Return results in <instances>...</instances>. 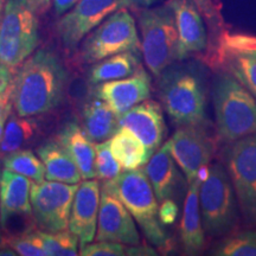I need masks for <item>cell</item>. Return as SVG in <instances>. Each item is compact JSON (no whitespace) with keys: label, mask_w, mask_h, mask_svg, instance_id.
<instances>
[{"label":"cell","mask_w":256,"mask_h":256,"mask_svg":"<svg viewBox=\"0 0 256 256\" xmlns=\"http://www.w3.org/2000/svg\"><path fill=\"white\" fill-rule=\"evenodd\" d=\"M94 95L104 100L118 115L126 113L134 106L151 96V78L140 66L128 78L96 84Z\"/></svg>","instance_id":"2e32d148"},{"label":"cell","mask_w":256,"mask_h":256,"mask_svg":"<svg viewBox=\"0 0 256 256\" xmlns=\"http://www.w3.org/2000/svg\"><path fill=\"white\" fill-rule=\"evenodd\" d=\"M127 247L122 243L110 241H96L87 243L80 248L82 256H122L126 255Z\"/></svg>","instance_id":"836d02e7"},{"label":"cell","mask_w":256,"mask_h":256,"mask_svg":"<svg viewBox=\"0 0 256 256\" xmlns=\"http://www.w3.org/2000/svg\"><path fill=\"white\" fill-rule=\"evenodd\" d=\"M168 145L188 184L196 180L200 170L208 166L215 153V144L202 126L179 127Z\"/></svg>","instance_id":"7c38bea8"},{"label":"cell","mask_w":256,"mask_h":256,"mask_svg":"<svg viewBox=\"0 0 256 256\" xmlns=\"http://www.w3.org/2000/svg\"><path fill=\"white\" fill-rule=\"evenodd\" d=\"M0 230L2 240L20 238L38 230L32 211H8L0 214Z\"/></svg>","instance_id":"f1b7e54d"},{"label":"cell","mask_w":256,"mask_h":256,"mask_svg":"<svg viewBox=\"0 0 256 256\" xmlns=\"http://www.w3.org/2000/svg\"><path fill=\"white\" fill-rule=\"evenodd\" d=\"M121 8H124V0H78L56 25L60 46L68 54L75 52L89 32Z\"/></svg>","instance_id":"8fae6325"},{"label":"cell","mask_w":256,"mask_h":256,"mask_svg":"<svg viewBox=\"0 0 256 256\" xmlns=\"http://www.w3.org/2000/svg\"><path fill=\"white\" fill-rule=\"evenodd\" d=\"M8 118H2V119H0V138L2 136V132H4V127H5V124H6V120H8Z\"/></svg>","instance_id":"b9f144b4"},{"label":"cell","mask_w":256,"mask_h":256,"mask_svg":"<svg viewBox=\"0 0 256 256\" xmlns=\"http://www.w3.org/2000/svg\"><path fill=\"white\" fill-rule=\"evenodd\" d=\"M40 43L37 14L26 0H8L0 19V64L16 69Z\"/></svg>","instance_id":"ba28073f"},{"label":"cell","mask_w":256,"mask_h":256,"mask_svg":"<svg viewBox=\"0 0 256 256\" xmlns=\"http://www.w3.org/2000/svg\"><path fill=\"white\" fill-rule=\"evenodd\" d=\"M140 50L148 72L156 78L178 60V31L172 8L166 4L139 11Z\"/></svg>","instance_id":"8992f818"},{"label":"cell","mask_w":256,"mask_h":256,"mask_svg":"<svg viewBox=\"0 0 256 256\" xmlns=\"http://www.w3.org/2000/svg\"><path fill=\"white\" fill-rule=\"evenodd\" d=\"M162 107L179 127L206 124V94L200 74L190 66H171L159 75Z\"/></svg>","instance_id":"7a4b0ae2"},{"label":"cell","mask_w":256,"mask_h":256,"mask_svg":"<svg viewBox=\"0 0 256 256\" xmlns=\"http://www.w3.org/2000/svg\"><path fill=\"white\" fill-rule=\"evenodd\" d=\"M140 66V54L126 51L92 64L87 76L89 82L92 86H96L104 82L128 78Z\"/></svg>","instance_id":"cb8c5ba5"},{"label":"cell","mask_w":256,"mask_h":256,"mask_svg":"<svg viewBox=\"0 0 256 256\" xmlns=\"http://www.w3.org/2000/svg\"><path fill=\"white\" fill-rule=\"evenodd\" d=\"M212 101L222 139L235 142L256 133V98L232 74H220L215 78Z\"/></svg>","instance_id":"277c9868"},{"label":"cell","mask_w":256,"mask_h":256,"mask_svg":"<svg viewBox=\"0 0 256 256\" xmlns=\"http://www.w3.org/2000/svg\"><path fill=\"white\" fill-rule=\"evenodd\" d=\"M204 232L211 238L229 234L238 222V203L229 174L220 164L208 170L198 190Z\"/></svg>","instance_id":"52a82bcc"},{"label":"cell","mask_w":256,"mask_h":256,"mask_svg":"<svg viewBox=\"0 0 256 256\" xmlns=\"http://www.w3.org/2000/svg\"><path fill=\"white\" fill-rule=\"evenodd\" d=\"M218 256H256V232L247 230L226 238L212 252Z\"/></svg>","instance_id":"4dcf8cb0"},{"label":"cell","mask_w":256,"mask_h":256,"mask_svg":"<svg viewBox=\"0 0 256 256\" xmlns=\"http://www.w3.org/2000/svg\"><path fill=\"white\" fill-rule=\"evenodd\" d=\"M51 0H26L30 8L36 12L37 14H43L49 8Z\"/></svg>","instance_id":"ab89813d"},{"label":"cell","mask_w":256,"mask_h":256,"mask_svg":"<svg viewBox=\"0 0 256 256\" xmlns=\"http://www.w3.org/2000/svg\"><path fill=\"white\" fill-rule=\"evenodd\" d=\"M54 139L72 156L81 172L82 179L96 177L95 145L83 130L81 124L76 121H66L58 127Z\"/></svg>","instance_id":"ffe728a7"},{"label":"cell","mask_w":256,"mask_h":256,"mask_svg":"<svg viewBox=\"0 0 256 256\" xmlns=\"http://www.w3.org/2000/svg\"><path fill=\"white\" fill-rule=\"evenodd\" d=\"M200 179L188 184L184 198L183 216L180 222V241L188 255H198L206 246V232L202 223L200 200Z\"/></svg>","instance_id":"7402d4cb"},{"label":"cell","mask_w":256,"mask_h":256,"mask_svg":"<svg viewBox=\"0 0 256 256\" xmlns=\"http://www.w3.org/2000/svg\"><path fill=\"white\" fill-rule=\"evenodd\" d=\"M156 2L158 0H124V6L136 10V11H140V10L151 8Z\"/></svg>","instance_id":"f35d334b"},{"label":"cell","mask_w":256,"mask_h":256,"mask_svg":"<svg viewBox=\"0 0 256 256\" xmlns=\"http://www.w3.org/2000/svg\"><path fill=\"white\" fill-rule=\"evenodd\" d=\"M95 241L139 246L140 235L133 216L113 194L102 188Z\"/></svg>","instance_id":"5bb4252c"},{"label":"cell","mask_w":256,"mask_h":256,"mask_svg":"<svg viewBox=\"0 0 256 256\" xmlns=\"http://www.w3.org/2000/svg\"></svg>","instance_id":"f6af8a7d"},{"label":"cell","mask_w":256,"mask_h":256,"mask_svg":"<svg viewBox=\"0 0 256 256\" xmlns=\"http://www.w3.org/2000/svg\"><path fill=\"white\" fill-rule=\"evenodd\" d=\"M12 78H14L12 69L0 64V94L8 87L10 83L12 82Z\"/></svg>","instance_id":"74e56055"},{"label":"cell","mask_w":256,"mask_h":256,"mask_svg":"<svg viewBox=\"0 0 256 256\" xmlns=\"http://www.w3.org/2000/svg\"><path fill=\"white\" fill-rule=\"evenodd\" d=\"M78 2V0H54V6H55L56 14L58 16L66 14Z\"/></svg>","instance_id":"60d3db41"},{"label":"cell","mask_w":256,"mask_h":256,"mask_svg":"<svg viewBox=\"0 0 256 256\" xmlns=\"http://www.w3.org/2000/svg\"><path fill=\"white\" fill-rule=\"evenodd\" d=\"M5 5H6V0H0V19H2V12H4Z\"/></svg>","instance_id":"7bdbcfd3"},{"label":"cell","mask_w":256,"mask_h":256,"mask_svg":"<svg viewBox=\"0 0 256 256\" xmlns=\"http://www.w3.org/2000/svg\"><path fill=\"white\" fill-rule=\"evenodd\" d=\"M70 68L55 51L40 49L18 66L12 78L14 113L31 116L58 110Z\"/></svg>","instance_id":"6da1fadb"},{"label":"cell","mask_w":256,"mask_h":256,"mask_svg":"<svg viewBox=\"0 0 256 256\" xmlns=\"http://www.w3.org/2000/svg\"><path fill=\"white\" fill-rule=\"evenodd\" d=\"M78 188V184L52 180L31 184V209L38 228L48 232L69 229L70 212Z\"/></svg>","instance_id":"30bf717a"},{"label":"cell","mask_w":256,"mask_h":256,"mask_svg":"<svg viewBox=\"0 0 256 256\" xmlns=\"http://www.w3.org/2000/svg\"><path fill=\"white\" fill-rule=\"evenodd\" d=\"M102 188L113 194L127 208L151 244L158 248L168 246V236L158 217V200L142 168L124 171Z\"/></svg>","instance_id":"3957f363"},{"label":"cell","mask_w":256,"mask_h":256,"mask_svg":"<svg viewBox=\"0 0 256 256\" xmlns=\"http://www.w3.org/2000/svg\"><path fill=\"white\" fill-rule=\"evenodd\" d=\"M224 154L240 209L249 224H256V133L232 142Z\"/></svg>","instance_id":"9c48e42d"},{"label":"cell","mask_w":256,"mask_h":256,"mask_svg":"<svg viewBox=\"0 0 256 256\" xmlns=\"http://www.w3.org/2000/svg\"><path fill=\"white\" fill-rule=\"evenodd\" d=\"M200 10V14L206 18L208 24L214 31L223 28V18L220 14V5L218 0H192Z\"/></svg>","instance_id":"e575fe53"},{"label":"cell","mask_w":256,"mask_h":256,"mask_svg":"<svg viewBox=\"0 0 256 256\" xmlns=\"http://www.w3.org/2000/svg\"><path fill=\"white\" fill-rule=\"evenodd\" d=\"M101 190L98 180L83 179L72 200L69 230L78 236L80 248L95 240Z\"/></svg>","instance_id":"ac0fdd59"},{"label":"cell","mask_w":256,"mask_h":256,"mask_svg":"<svg viewBox=\"0 0 256 256\" xmlns=\"http://www.w3.org/2000/svg\"><path fill=\"white\" fill-rule=\"evenodd\" d=\"M229 72L256 98V48L241 44L226 55Z\"/></svg>","instance_id":"4316f807"},{"label":"cell","mask_w":256,"mask_h":256,"mask_svg":"<svg viewBox=\"0 0 256 256\" xmlns=\"http://www.w3.org/2000/svg\"><path fill=\"white\" fill-rule=\"evenodd\" d=\"M14 108V98H12V82L8 87L0 94V119L8 118Z\"/></svg>","instance_id":"8d00e7d4"},{"label":"cell","mask_w":256,"mask_h":256,"mask_svg":"<svg viewBox=\"0 0 256 256\" xmlns=\"http://www.w3.org/2000/svg\"><path fill=\"white\" fill-rule=\"evenodd\" d=\"M179 214V208L177 200L168 198L160 202L158 209V217L162 226H171L176 222Z\"/></svg>","instance_id":"d590c367"},{"label":"cell","mask_w":256,"mask_h":256,"mask_svg":"<svg viewBox=\"0 0 256 256\" xmlns=\"http://www.w3.org/2000/svg\"><path fill=\"white\" fill-rule=\"evenodd\" d=\"M126 51L140 54L142 50L134 18L127 8H121L83 38L75 50L72 63L78 66L94 64Z\"/></svg>","instance_id":"5b68a950"},{"label":"cell","mask_w":256,"mask_h":256,"mask_svg":"<svg viewBox=\"0 0 256 256\" xmlns=\"http://www.w3.org/2000/svg\"><path fill=\"white\" fill-rule=\"evenodd\" d=\"M31 179L4 168L0 174V214L8 211H32Z\"/></svg>","instance_id":"d4e9b609"},{"label":"cell","mask_w":256,"mask_h":256,"mask_svg":"<svg viewBox=\"0 0 256 256\" xmlns=\"http://www.w3.org/2000/svg\"><path fill=\"white\" fill-rule=\"evenodd\" d=\"M36 154L46 168V180L66 184L81 183V172L72 156L55 139L40 142L36 147Z\"/></svg>","instance_id":"603a6c76"},{"label":"cell","mask_w":256,"mask_h":256,"mask_svg":"<svg viewBox=\"0 0 256 256\" xmlns=\"http://www.w3.org/2000/svg\"><path fill=\"white\" fill-rule=\"evenodd\" d=\"M80 124L92 142L110 140L119 130V115L104 100L92 98L80 110Z\"/></svg>","instance_id":"44dd1931"},{"label":"cell","mask_w":256,"mask_h":256,"mask_svg":"<svg viewBox=\"0 0 256 256\" xmlns=\"http://www.w3.org/2000/svg\"><path fill=\"white\" fill-rule=\"evenodd\" d=\"M60 121V115L56 110L31 116H19L11 113L0 138V158L46 142L48 136L58 130Z\"/></svg>","instance_id":"4fadbf2b"},{"label":"cell","mask_w":256,"mask_h":256,"mask_svg":"<svg viewBox=\"0 0 256 256\" xmlns=\"http://www.w3.org/2000/svg\"><path fill=\"white\" fill-rule=\"evenodd\" d=\"M4 168L25 176L32 183H42L46 179V168L42 160L28 148L18 150L4 156Z\"/></svg>","instance_id":"83f0119b"},{"label":"cell","mask_w":256,"mask_h":256,"mask_svg":"<svg viewBox=\"0 0 256 256\" xmlns=\"http://www.w3.org/2000/svg\"><path fill=\"white\" fill-rule=\"evenodd\" d=\"M2 241V230H0V243Z\"/></svg>","instance_id":"ee69618b"},{"label":"cell","mask_w":256,"mask_h":256,"mask_svg":"<svg viewBox=\"0 0 256 256\" xmlns=\"http://www.w3.org/2000/svg\"><path fill=\"white\" fill-rule=\"evenodd\" d=\"M142 168L158 202L168 198L178 202L186 194L188 183L171 156L168 142L156 150Z\"/></svg>","instance_id":"e0dca14e"},{"label":"cell","mask_w":256,"mask_h":256,"mask_svg":"<svg viewBox=\"0 0 256 256\" xmlns=\"http://www.w3.org/2000/svg\"><path fill=\"white\" fill-rule=\"evenodd\" d=\"M48 256H76L80 255V241L78 236L68 230L57 232H48L40 230Z\"/></svg>","instance_id":"f546056e"},{"label":"cell","mask_w":256,"mask_h":256,"mask_svg":"<svg viewBox=\"0 0 256 256\" xmlns=\"http://www.w3.org/2000/svg\"><path fill=\"white\" fill-rule=\"evenodd\" d=\"M110 151L124 171L145 166L150 158L146 147L127 128L120 127L110 139Z\"/></svg>","instance_id":"484cf974"},{"label":"cell","mask_w":256,"mask_h":256,"mask_svg":"<svg viewBox=\"0 0 256 256\" xmlns=\"http://www.w3.org/2000/svg\"><path fill=\"white\" fill-rule=\"evenodd\" d=\"M95 151L96 178L102 182H107L118 177L122 171V166L119 164V162L112 153L110 140L96 144Z\"/></svg>","instance_id":"1f68e13d"},{"label":"cell","mask_w":256,"mask_h":256,"mask_svg":"<svg viewBox=\"0 0 256 256\" xmlns=\"http://www.w3.org/2000/svg\"><path fill=\"white\" fill-rule=\"evenodd\" d=\"M119 124L130 130L144 144L148 158L162 146L168 133L162 106L150 98L121 114Z\"/></svg>","instance_id":"9a60e30c"},{"label":"cell","mask_w":256,"mask_h":256,"mask_svg":"<svg viewBox=\"0 0 256 256\" xmlns=\"http://www.w3.org/2000/svg\"><path fill=\"white\" fill-rule=\"evenodd\" d=\"M2 243L11 247L18 255L23 256H48L43 241L40 236V230L20 236V238H12L2 240Z\"/></svg>","instance_id":"d6a6232c"},{"label":"cell","mask_w":256,"mask_h":256,"mask_svg":"<svg viewBox=\"0 0 256 256\" xmlns=\"http://www.w3.org/2000/svg\"><path fill=\"white\" fill-rule=\"evenodd\" d=\"M178 31V60L200 54L208 46L203 16L192 0H168Z\"/></svg>","instance_id":"d6986e66"}]
</instances>
